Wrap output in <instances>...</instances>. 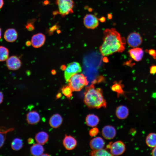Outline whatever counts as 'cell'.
<instances>
[{
    "instance_id": "obj_38",
    "label": "cell",
    "mask_w": 156,
    "mask_h": 156,
    "mask_svg": "<svg viewBox=\"0 0 156 156\" xmlns=\"http://www.w3.org/2000/svg\"><path fill=\"white\" fill-rule=\"evenodd\" d=\"M99 20L101 22H104L105 21V18L104 17H102L99 19Z\"/></svg>"
},
{
    "instance_id": "obj_36",
    "label": "cell",
    "mask_w": 156,
    "mask_h": 156,
    "mask_svg": "<svg viewBox=\"0 0 156 156\" xmlns=\"http://www.w3.org/2000/svg\"><path fill=\"white\" fill-rule=\"evenodd\" d=\"M4 3L3 0H0V9H1L4 5Z\"/></svg>"
},
{
    "instance_id": "obj_32",
    "label": "cell",
    "mask_w": 156,
    "mask_h": 156,
    "mask_svg": "<svg viewBox=\"0 0 156 156\" xmlns=\"http://www.w3.org/2000/svg\"><path fill=\"white\" fill-rule=\"evenodd\" d=\"M150 72L151 74H154L156 73V66H152L150 68Z\"/></svg>"
},
{
    "instance_id": "obj_11",
    "label": "cell",
    "mask_w": 156,
    "mask_h": 156,
    "mask_svg": "<svg viewBox=\"0 0 156 156\" xmlns=\"http://www.w3.org/2000/svg\"><path fill=\"white\" fill-rule=\"evenodd\" d=\"M102 134L103 136L107 140H111L113 139L116 136V131L113 126L107 125L104 126L102 130Z\"/></svg>"
},
{
    "instance_id": "obj_21",
    "label": "cell",
    "mask_w": 156,
    "mask_h": 156,
    "mask_svg": "<svg viewBox=\"0 0 156 156\" xmlns=\"http://www.w3.org/2000/svg\"><path fill=\"white\" fill-rule=\"evenodd\" d=\"M48 134L44 131L39 132L35 136V140L37 143L42 145L45 144L48 141Z\"/></svg>"
},
{
    "instance_id": "obj_31",
    "label": "cell",
    "mask_w": 156,
    "mask_h": 156,
    "mask_svg": "<svg viewBox=\"0 0 156 156\" xmlns=\"http://www.w3.org/2000/svg\"><path fill=\"white\" fill-rule=\"evenodd\" d=\"M148 52L150 55L152 56L154 59H156V51L153 49H149Z\"/></svg>"
},
{
    "instance_id": "obj_26",
    "label": "cell",
    "mask_w": 156,
    "mask_h": 156,
    "mask_svg": "<svg viewBox=\"0 0 156 156\" xmlns=\"http://www.w3.org/2000/svg\"><path fill=\"white\" fill-rule=\"evenodd\" d=\"M61 91L64 95L68 98H70L73 95V91L69 86L63 87L61 89Z\"/></svg>"
},
{
    "instance_id": "obj_10",
    "label": "cell",
    "mask_w": 156,
    "mask_h": 156,
    "mask_svg": "<svg viewBox=\"0 0 156 156\" xmlns=\"http://www.w3.org/2000/svg\"><path fill=\"white\" fill-rule=\"evenodd\" d=\"M45 40V36L42 33H39L34 34L31 38V45L34 48H39L44 44Z\"/></svg>"
},
{
    "instance_id": "obj_2",
    "label": "cell",
    "mask_w": 156,
    "mask_h": 156,
    "mask_svg": "<svg viewBox=\"0 0 156 156\" xmlns=\"http://www.w3.org/2000/svg\"><path fill=\"white\" fill-rule=\"evenodd\" d=\"M84 101L85 104L90 108L99 109L106 107L107 106L102 90L100 88H95L93 84L86 88Z\"/></svg>"
},
{
    "instance_id": "obj_27",
    "label": "cell",
    "mask_w": 156,
    "mask_h": 156,
    "mask_svg": "<svg viewBox=\"0 0 156 156\" xmlns=\"http://www.w3.org/2000/svg\"><path fill=\"white\" fill-rule=\"evenodd\" d=\"M112 91L118 94H122L124 93V91L122 89L121 85L117 83L113 85L112 87Z\"/></svg>"
},
{
    "instance_id": "obj_34",
    "label": "cell",
    "mask_w": 156,
    "mask_h": 156,
    "mask_svg": "<svg viewBox=\"0 0 156 156\" xmlns=\"http://www.w3.org/2000/svg\"><path fill=\"white\" fill-rule=\"evenodd\" d=\"M3 93L0 91V104L2 103L3 101Z\"/></svg>"
},
{
    "instance_id": "obj_42",
    "label": "cell",
    "mask_w": 156,
    "mask_h": 156,
    "mask_svg": "<svg viewBox=\"0 0 156 156\" xmlns=\"http://www.w3.org/2000/svg\"><path fill=\"white\" fill-rule=\"evenodd\" d=\"M1 35H2V30L1 28L0 27V39L1 37Z\"/></svg>"
},
{
    "instance_id": "obj_19",
    "label": "cell",
    "mask_w": 156,
    "mask_h": 156,
    "mask_svg": "<svg viewBox=\"0 0 156 156\" xmlns=\"http://www.w3.org/2000/svg\"><path fill=\"white\" fill-rule=\"evenodd\" d=\"M86 122L88 126L94 127L96 126L99 122V118L96 115L91 114L87 115L86 118Z\"/></svg>"
},
{
    "instance_id": "obj_39",
    "label": "cell",
    "mask_w": 156,
    "mask_h": 156,
    "mask_svg": "<svg viewBox=\"0 0 156 156\" xmlns=\"http://www.w3.org/2000/svg\"><path fill=\"white\" fill-rule=\"evenodd\" d=\"M31 44V42L29 41H27L26 43V46H30Z\"/></svg>"
},
{
    "instance_id": "obj_5",
    "label": "cell",
    "mask_w": 156,
    "mask_h": 156,
    "mask_svg": "<svg viewBox=\"0 0 156 156\" xmlns=\"http://www.w3.org/2000/svg\"><path fill=\"white\" fill-rule=\"evenodd\" d=\"M82 71L80 64L77 62H73L69 64L65 70L64 77L66 82H68L71 77L74 75Z\"/></svg>"
},
{
    "instance_id": "obj_12",
    "label": "cell",
    "mask_w": 156,
    "mask_h": 156,
    "mask_svg": "<svg viewBox=\"0 0 156 156\" xmlns=\"http://www.w3.org/2000/svg\"><path fill=\"white\" fill-rule=\"evenodd\" d=\"M63 144L66 149L71 150L75 147L77 145V141L73 136L66 135L63 140Z\"/></svg>"
},
{
    "instance_id": "obj_23",
    "label": "cell",
    "mask_w": 156,
    "mask_h": 156,
    "mask_svg": "<svg viewBox=\"0 0 156 156\" xmlns=\"http://www.w3.org/2000/svg\"><path fill=\"white\" fill-rule=\"evenodd\" d=\"M90 154L92 156H112L110 152L103 148L97 150H92Z\"/></svg>"
},
{
    "instance_id": "obj_25",
    "label": "cell",
    "mask_w": 156,
    "mask_h": 156,
    "mask_svg": "<svg viewBox=\"0 0 156 156\" xmlns=\"http://www.w3.org/2000/svg\"><path fill=\"white\" fill-rule=\"evenodd\" d=\"M9 51L6 47L0 46V62L5 61L9 57Z\"/></svg>"
},
{
    "instance_id": "obj_29",
    "label": "cell",
    "mask_w": 156,
    "mask_h": 156,
    "mask_svg": "<svg viewBox=\"0 0 156 156\" xmlns=\"http://www.w3.org/2000/svg\"><path fill=\"white\" fill-rule=\"evenodd\" d=\"M99 132V130L98 128L94 127L90 130L89 134L91 137H93L97 135Z\"/></svg>"
},
{
    "instance_id": "obj_35",
    "label": "cell",
    "mask_w": 156,
    "mask_h": 156,
    "mask_svg": "<svg viewBox=\"0 0 156 156\" xmlns=\"http://www.w3.org/2000/svg\"><path fill=\"white\" fill-rule=\"evenodd\" d=\"M27 142L29 144H32L34 142V139L31 138H29L27 140Z\"/></svg>"
},
{
    "instance_id": "obj_22",
    "label": "cell",
    "mask_w": 156,
    "mask_h": 156,
    "mask_svg": "<svg viewBox=\"0 0 156 156\" xmlns=\"http://www.w3.org/2000/svg\"><path fill=\"white\" fill-rule=\"evenodd\" d=\"M146 143L149 147L153 148L156 146V133H151L146 136Z\"/></svg>"
},
{
    "instance_id": "obj_40",
    "label": "cell",
    "mask_w": 156,
    "mask_h": 156,
    "mask_svg": "<svg viewBox=\"0 0 156 156\" xmlns=\"http://www.w3.org/2000/svg\"><path fill=\"white\" fill-rule=\"evenodd\" d=\"M66 68V67L64 65L62 66L61 67V68L62 70H65Z\"/></svg>"
},
{
    "instance_id": "obj_3",
    "label": "cell",
    "mask_w": 156,
    "mask_h": 156,
    "mask_svg": "<svg viewBox=\"0 0 156 156\" xmlns=\"http://www.w3.org/2000/svg\"><path fill=\"white\" fill-rule=\"evenodd\" d=\"M68 86L74 91H79L88 85L87 78L82 74L77 73L73 76L68 81Z\"/></svg>"
},
{
    "instance_id": "obj_30",
    "label": "cell",
    "mask_w": 156,
    "mask_h": 156,
    "mask_svg": "<svg viewBox=\"0 0 156 156\" xmlns=\"http://www.w3.org/2000/svg\"><path fill=\"white\" fill-rule=\"evenodd\" d=\"M5 139V135L0 133V148L3 145Z\"/></svg>"
},
{
    "instance_id": "obj_4",
    "label": "cell",
    "mask_w": 156,
    "mask_h": 156,
    "mask_svg": "<svg viewBox=\"0 0 156 156\" xmlns=\"http://www.w3.org/2000/svg\"><path fill=\"white\" fill-rule=\"evenodd\" d=\"M58 11L54 12V14H59L62 17L73 13L74 6L73 0H55Z\"/></svg>"
},
{
    "instance_id": "obj_15",
    "label": "cell",
    "mask_w": 156,
    "mask_h": 156,
    "mask_svg": "<svg viewBox=\"0 0 156 156\" xmlns=\"http://www.w3.org/2000/svg\"><path fill=\"white\" fill-rule=\"evenodd\" d=\"M90 146L92 150H97L103 148L105 143L102 138L97 137L92 139L90 142Z\"/></svg>"
},
{
    "instance_id": "obj_9",
    "label": "cell",
    "mask_w": 156,
    "mask_h": 156,
    "mask_svg": "<svg viewBox=\"0 0 156 156\" xmlns=\"http://www.w3.org/2000/svg\"><path fill=\"white\" fill-rule=\"evenodd\" d=\"M6 65L10 70H17L21 67V62L18 57L13 55L8 57L6 60Z\"/></svg>"
},
{
    "instance_id": "obj_6",
    "label": "cell",
    "mask_w": 156,
    "mask_h": 156,
    "mask_svg": "<svg viewBox=\"0 0 156 156\" xmlns=\"http://www.w3.org/2000/svg\"><path fill=\"white\" fill-rule=\"evenodd\" d=\"M83 23L87 29H94L99 25V19L94 14H88L83 18Z\"/></svg>"
},
{
    "instance_id": "obj_41",
    "label": "cell",
    "mask_w": 156,
    "mask_h": 156,
    "mask_svg": "<svg viewBox=\"0 0 156 156\" xmlns=\"http://www.w3.org/2000/svg\"><path fill=\"white\" fill-rule=\"evenodd\" d=\"M51 73L52 74L54 75L56 73V72L55 70H52L51 71Z\"/></svg>"
},
{
    "instance_id": "obj_24",
    "label": "cell",
    "mask_w": 156,
    "mask_h": 156,
    "mask_svg": "<svg viewBox=\"0 0 156 156\" xmlns=\"http://www.w3.org/2000/svg\"><path fill=\"white\" fill-rule=\"evenodd\" d=\"M23 142L20 138H16L14 139L11 144V146L13 150L18 151L23 146Z\"/></svg>"
},
{
    "instance_id": "obj_37",
    "label": "cell",
    "mask_w": 156,
    "mask_h": 156,
    "mask_svg": "<svg viewBox=\"0 0 156 156\" xmlns=\"http://www.w3.org/2000/svg\"><path fill=\"white\" fill-rule=\"evenodd\" d=\"M62 96V94L61 93H58L56 95V98L57 99L60 98Z\"/></svg>"
},
{
    "instance_id": "obj_13",
    "label": "cell",
    "mask_w": 156,
    "mask_h": 156,
    "mask_svg": "<svg viewBox=\"0 0 156 156\" xmlns=\"http://www.w3.org/2000/svg\"><path fill=\"white\" fill-rule=\"evenodd\" d=\"M129 55L134 61L139 62L142 59L144 54L143 49L138 47L133 48L129 51Z\"/></svg>"
},
{
    "instance_id": "obj_33",
    "label": "cell",
    "mask_w": 156,
    "mask_h": 156,
    "mask_svg": "<svg viewBox=\"0 0 156 156\" xmlns=\"http://www.w3.org/2000/svg\"><path fill=\"white\" fill-rule=\"evenodd\" d=\"M152 155L156 156V146L154 147L151 152Z\"/></svg>"
},
{
    "instance_id": "obj_28",
    "label": "cell",
    "mask_w": 156,
    "mask_h": 156,
    "mask_svg": "<svg viewBox=\"0 0 156 156\" xmlns=\"http://www.w3.org/2000/svg\"><path fill=\"white\" fill-rule=\"evenodd\" d=\"M33 20H29L27 24L25 26V27L27 30L29 31H32L34 29V21Z\"/></svg>"
},
{
    "instance_id": "obj_1",
    "label": "cell",
    "mask_w": 156,
    "mask_h": 156,
    "mask_svg": "<svg viewBox=\"0 0 156 156\" xmlns=\"http://www.w3.org/2000/svg\"><path fill=\"white\" fill-rule=\"evenodd\" d=\"M103 42L99 47L101 54L107 56L125 49L126 41L114 28L107 29L103 32Z\"/></svg>"
},
{
    "instance_id": "obj_18",
    "label": "cell",
    "mask_w": 156,
    "mask_h": 156,
    "mask_svg": "<svg viewBox=\"0 0 156 156\" xmlns=\"http://www.w3.org/2000/svg\"><path fill=\"white\" fill-rule=\"evenodd\" d=\"M129 114V110L127 107L121 105L118 107L116 111V114L119 119H124L126 118Z\"/></svg>"
},
{
    "instance_id": "obj_14",
    "label": "cell",
    "mask_w": 156,
    "mask_h": 156,
    "mask_svg": "<svg viewBox=\"0 0 156 156\" xmlns=\"http://www.w3.org/2000/svg\"><path fill=\"white\" fill-rule=\"evenodd\" d=\"M18 38V33L14 28H10L7 29L5 31L4 38L7 42H12L15 41Z\"/></svg>"
},
{
    "instance_id": "obj_20",
    "label": "cell",
    "mask_w": 156,
    "mask_h": 156,
    "mask_svg": "<svg viewBox=\"0 0 156 156\" xmlns=\"http://www.w3.org/2000/svg\"><path fill=\"white\" fill-rule=\"evenodd\" d=\"M44 151V149L42 145L38 143L33 144L30 148L31 154L34 156L42 155Z\"/></svg>"
},
{
    "instance_id": "obj_43",
    "label": "cell",
    "mask_w": 156,
    "mask_h": 156,
    "mask_svg": "<svg viewBox=\"0 0 156 156\" xmlns=\"http://www.w3.org/2000/svg\"></svg>"
},
{
    "instance_id": "obj_17",
    "label": "cell",
    "mask_w": 156,
    "mask_h": 156,
    "mask_svg": "<svg viewBox=\"0 0 156 156\" xmlns=\"http://www.w3.org/2000/svg\"><path fill=\"white\" fill-rule=\"evenodd\" d=\"M63 120V118L59 114H56L51 116L49 121V123L52 127L57 128L61 125Z\"/></svg>"
},
{
    "instance_id": "obj_7",
    "label": "cell",
    "mask_w": 156,
    "mask_h": 156,
    "mask_svg": "<svg viewBox=\"0 0 156 156\" xmlns=\"http://www.w3.org/2000/svg\"><path fill=\"white\" fill-rule=\"evenodd\" d=\"M109 148L110 153L112 156L121 155L124 152L126 149L125 144L121 141H117L111 143Z\"/></svg>"
},
{
    "instance_id": "obj_8",
    "label": "cell",
    "mask_w": 156,
    "mask_h": 156,
    "mask_svg": "<svg viewBox=\"0 0 156 156\" xmlns=\"http://www.w3.org/2000/svg\"><path fill=\"white\" fill-rule=\"evenodd\" d=\"M127 41L128 45L133 48L140 46L142 43V40L141 36L139 33L133 32L128 35Z\"/></svg>"
},
{
    "instance_id": "obj_16",
    "label": "cell",
    "mask_w": 156,
    "mask_h": 156,
    "mask_svg": "<svg viewBox=\"0 0 156 156\" xmlns=\"http://www.w3.org/2000/svg\"><path fill=\"white\" fill-rule=\"evenodd\" d=\"M40 116L36 111H32L29 112L27 115L26 120L27 123L30 125H34L40 121Z\"/></svg>"
}]
</instances>
